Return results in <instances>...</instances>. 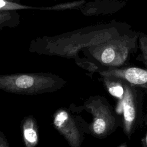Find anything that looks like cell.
<instances>
[{
    "instance_id": "cell-1",
    "label": "cell",
    "mask_w": 147,
    "mask_h": 147,
    "mask_svg": "<svg viewBox=\"0 0 147 147\" xmlns=\"http://www.w3.org/2000/svg\"><path fill=\"white\" fill-rule=\"evenodd\" d=\"M131 29V26L125 22L112 21L57 36L38 37L31 42L29 51L75 59L83 48L102 43Z\"/></svg>"
},
{
    "instance_id": "cell-2",
    "label": "cell",
    "mask_w": 147,
    "mask_h": 147,
    "mask_svg": "<svg viewBox=\"0 0 147 147\" xmlns=\"http://www.w3.org/2000/svg\"><path fill=\"white\" fill-rule=\"evenodd\" d=\"M138 37L139 32L131 29L102 43L84 48L82 51L87 59L99 67V70L120 68L127 66L131 56L137 52Z\"/></svg>"
},
{
    "instance_id": "cell-3",
    "label": "cell",
    "mask_w": 147,
    "mask_h": 147,
    "mask_svg": "<svg viewBox=\"0 0 147 147\" xmlns=\"http://www.w3.org/2000/svg\"><path fill=\"white\" fill-rule=\"evenodd\" d=\"M66 84L64 79L52 73L0 75V90L16 94L32 95L53 92L62 88Z\"/></svg>"
},
{
    "instance_id": "cell-4",
    "label": "cell",
    "mask_w": 147,
    "mask_h": 147,
    "mask_svg": "<svg viewBox=\"0 0 147 147\" xmlns=\"http://www.w3.org/2000/svg\"><path fill=\"white\" fill-rule=\"evenodd\" d=\"M82 106L92 117L89 123L88 134L93 137L99 139L106 138L122 127L121 116L105 96H91Z\"/></svg>"
},
{
    "instance_id": "cell-5",
    "label": "cell",
    "mask_w": 147,
    "mask_h": 147,
    "mask_svg": "<svg viewBox=\"0 0 147 147\" xmlns=\"http://www.w3.org/2000/svg\"><path fill=\"white\" fill-rule=\"evenodd\" d=\"M122 80L124 93L122 98L118 100L115 110L121 116V127L123 133L130 139L144 122V90L122 79Z\"/></svg>"
},
{
    "instance_id": "cell-6",
    "label": "cell",
    "mask_w": 147,
    "mask_h": 147,
    "mask_svg": "<svg viewBox=\"0 0 147 147\" xmlns=\"http://www.w3.org/2000/svg\"><path fill=\"white\" fill-rule=\"evenodd\" d=\"M72 111L70 107L57 110L53 115V125L71 146L79 147L85 134H88L89 123Z\"/></svg>"
},
{
    "instance_id": "cell-7",
    "label": "cell",
    "mask_w": 147,
    "mask_h": 147,
    "mask_svg": "<svg viewBox=\"0 0 147 147\" xmlns=\"http://www.w3.org/2000/svg\"><path fill=\"white\" fill-rule=\"evenodd\" d=\"M100 76H112L120 78L136 87L147 90V68L125 66L99 70Z\"/></svg>"
},
{
    "instance_id": "cell-8",
    "label": "cell",
    "mask_w": 147,
    "mask_h": 147,
    "mask_svg": "<svg viewBox=\"0 0 147 147\" xmlns=\"http://www.w3.org/2000/svg\"><path fill=\"white\" fill-rule=\"evenodd\" d=\"M124 5V2L118 0H97L84 5L81 11L86 16L106 15L118 11Z\"/></svg>"
},
{
    "instance_id": "cell-9",
    "label": "cell",
    "mask_w": 147,
    "mask_h": 147,
    "mask_svg": "<svg viewBox=\"0 0 147 147\" xmlns=\"http://www.w3.org/2000/svg\"><path fill=\"white\" fill-rule=\"evenodd\" d=\"M22 137L26 147H34L38 142V129L36 119L32 115L25 117L21 121Z\"/></svg>"
},
{
    "instance_id": "cell-10",
    "label": "cell",
    "mask_w": 147,
    "mask_h": 147,
    "mask_svg": "<svg viewBox=\"0 0 147 147\" xmlns=\"http://www.w3.org/2000/svg\"><path fill=\"white\" fill-rule=\"evenodd\" d=\"M100 77L103 84L109 93L118 100L121 99L124 93L122 79L112 76H100Z\"/></svg>"
},
{
    "instance_id": "cell-11",
    "label": "cell",
    "mask_w": 147,
    "mask_h": 147,
    "mask_svg": "<svg viewBox=\"0 0 147 147\" xmlns=\"http://www.w3.org/2000/svg\"><path fill=\"white\" fill-rule=\"evenodd\" d=\"M20 23V16L16 10H0V29L5 27H16Z\"/></svg>"
},
{
    "instance_id": "cell-12",
    "label": "cell",
    "mask_w": 147,
    "mask_h": 147,
    "mask_svg": "<svg viewBox=\"0 0 147 147\" xmlns=\"http://www.w3.org/2000/svg\"><path fill=\"white\" fill-rule=\"evenodd\" d=\"M138 49L140 53L137 59L141 61L147 68V34L142 32H139Z\"/></svg>"
},
{
    "instance_id": "cell-13",
    "label": "cell",
    "mask_w": 147,
    "mask_h": 147,
    "mask_svg": "<svg viewBox=\"0 0 147 147\" xmlns=\"http://www.w3.org/2000/svg\"><path fill=\"white\" fill-rule=\"evenodd\" d=\"M86 1L84 0L74 1L59 3L49 7H40V10H61L71 9H80L84 4Z\"/></svg>"
},
{
    "instance_id": "cell-14",
    "label": "cell",
    "mask_w": 147,
    "mask_h": 147,
    "mask_svg": "<svg viewBox=\"0 0 147 147\" xmlns=\"http://www.w3.org/2000/svg\"><path fill=\"white\" fill-rule=\"evenodd\" d=\"M144 91L147 94V90H144ZM144 123L146 126V130L144 136L141 139V145L144 147H147V111L144 114Z\"/></svg>"
},
{
    "instance_id": "cell-15",
    "label": "cell",
    "mask_w": 147,
    "mask_h": 147,
    "mask_svg": "<svg viewBox=\"0 0 147 147\" xmlns=\"http://www.w3.org/2000/svg\"><path fill=\"white\" fill-rule=\"evenodd\" d=\"M9 146V145L7 139L6 138L3 133L0 131V147H6Z\"/></svg>"
},
{
    "instance_id": "cell-16",
    "label": "cell",
    "mask_w": 147,
    "mask_h": 147,
    "mask_svg": "<svg viewBox=\"0 0 147 147\" xmlns=\"http://www.w3.org/2000/svg\"><path fill=\"white\" fill-rule=\"evenodd\" d=\"M9 2H14V3H20V0H4Z\"/></svg>"
},
{
    "instance_id": "cell-17",
    "label": "cell",
    "mask_w": 147,
    "mask_h": 147,
    "mask_svg": "<svg viewBox=\"0 0 147 147\" xmlns=\"http://www.w3.org/2000/svg\"><path fill=\"white\" fill-rule=\"evenodd\" d=\"M127 145L126 143H123L119 145H118V147H127Z\"/></svg>"
}]
</instances>
